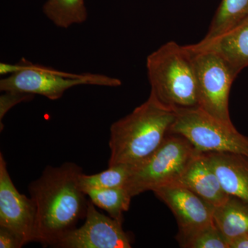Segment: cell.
<instances>
[{
  "instance_id": "22",
  "label": "cell",
  "mask_w": 248,
  "mask_h": 248,
  "mask_svg": "<svg viewBox=\"0 0 248 248\" xmlns=\"http://www.w3.org/2000/svg\"><path fill=\"white\" fill-rule=\"evenodd\" d=\"M229 248H248V233L231 240Z\"/></svg>"
},
{
  "instance_id": "12",
  "label": "cell",
  "mask_w": 248,
  "mask_h": 248,
  "mask_svg": "<svg viewBox=\"0 0 248 248\" xmlns=\"http://www.w3.org/2000/svg\"><path fill=\"white\" fill-rule=\"evenodd\" d=\"M228 195L248 203V156L232 153H205Z\"/></svg>"
},
{
  "instance_id": "18",
  "label": "cell",
  "mask_w": 248,
  "mask_h": 248,
  "mask_svg": "<svg viewBox=\"0 0 248 248\" xmlns=\"http://www.w3.org/2000/svg\"><path fill=\"white\" fill-rule=\"evenodd\" d=\"M134 167L132 165L118 164L108 166L107 170L97 174L87 175L81 173L79 179L80 187L85 193L90 189L124 187Z\"/></svg>"
},
{
  "instance_id": "21",
  "label": "cell",
  "mask_w": 248,
  "mask_h": 248,
  "mask_svg": "<svg viewBox=\"0 0 248 248\" xmlns=\"http://www.w3.org/2000/svg\"><path fill=\"white\" fill-rule=\"evenodd\" d=\"M22 246V243L14 232L0 226V248H19Z\"/></svg>"
},
{
  "instance_id": "13",
  "label": "cell",
  "mask_w": 248,
  "mask_h": 248,
  "mask_svg": "<svg viewBox=\"0 0 248 248\" xmlns=\"http://www.w3.org/2000/svg\"><path fill=\"white\" fill-rule=\"evenodd\" d=\"M201 48L213 49L220 54L239 75L248 66V17L234 29Z\"/></svg>"
},
{
  "instance_id": "19",
  "label": "cell",
  "mask_w": 248,
  "mask_h": 248,
  "mask_svg": "<svg viewBox=\"0 0 248 248\" xmlns=\"http://www.w3.org/2000/svg\"><path fill=\"white\" fill-rule=\"evenodd\" d=\"M187 248H229V244L214 223L196 235Z\"/></svg>"
},
{
  "instance_id": "5",
  "label": "cell",
  "mask_w": 248,
  "mask_h": 248,
  "mask_svg": "<svg viewBox=\"0 0 248 248\" xmlns=\"http://www.w3.org/2000/svg\"><path fill=\"white\" fill-rule=\"evenodd\" d=\"M198 153L182 135L169 133L153 154L134 167L124 187L133 197L172 184Z\"/></svg>"
},
{
  "instance_id": "8",
  "label": "cell",
  "mask_w": 248,
  "mask_h": 248,
  "mask_svg": "<svg viewBox=\"0 0 248 248\" xmlns=\"http://www.w3.org/2000/svg\"><path fill=\"white\" fill-rule=\"evenodd\" d=\"M153 192L175 217L179 228L176 239L181 247L187 248L196 235L213 224L215 208L188 189L170 184Z\"/></svg>"
},
{
  "instance_id": "3",
  "label": "cell",
  "mask_w": 248,
  "mask_h": 248,
  "mask_svg": "<svg viewBox=\"0 0 248 248\" xmlns=\"http://www.w3.org/2000/svg\"><path fill=\"white\" fill-rule=\"evenodd\" d=\"M147 74L151 94L174 110L200 107L193 62L186 46L170 42L148 55Z\"/></svg>"
},
{
  "instance_id": "2",
  "label": "cell",
  "mask_w": 248,
  "mask_h": 248,
  "mask_svg": "<svg viewBox=\"0 0 248 248\" xmlns=\"http://www.w3.org/2000/svg\"><path fill=\"white\" fill-rule=\"evenodd\" d=\"M176 117L175 110L150 94L146 102L111 125L108 166H136L148 159L164 141Z\"/></svg>"
},
{
  "instance_id": "11",
  "label": "cell",
  "mask_w": 248,
  "mask_h": 248,
  "mask_svg": "<svg viewBox=\"0 0 248 248\" xmlns=\"http://www.w3.org/2000/svg\"><path fill=\"white\" fill-rule=\"evenodd\" d=\"M195 193L214 208L228 199L218 176L205 153H198L173 184Z\"/></svg>"
},
{
  "instance_id": "10",
  "label": "cell",
  "mask_w": 248,
  "mask_h": 248,
  "mask_svg": "<svg viewBox=\"0 0 248 248\" xmlns=\"http://www.w3.org/2000/svg\"><path fill=\"white\" fill-rule=\"evenodd\" d=\"M35 218L33 201L17 190L0 153V226L14 232L24 246L34 241Z\"/></svg>"
},
{
  "instance_id": "15",
  "label": "cell",
  "mask_w": 248,
  "mask_h": 248,
  "mask_svg": "<svg viewBox=\"0 0 248 248\" xmlns=\"http://www.w3.org/2000/svg\"><path fill=\"white\" fill-rule=\"evenodd\" d=\"M248 17V0H222L208 33L199 45L216 40L234 29Z\"/></svg>"
},
{
  "instance_id": "16",
  "label": "cell",
  "mask_w": 248,
  "mask_h": 248,
  "mask_svg": "<svg viewBox=\"0 0 248 248\" xmlns=\"http://www.w3.org/2000/svg\"><path fill=\"white\" fill-rule=\"evenodd\" d=\"M43 12L55 26L62 29L82 24L88 17L84 0H47Z\"/></svg>"
},
{
  "instance_id": "17",
  "label": "cell",
  "mask_w": 248,
  "mask_h": 248,
  "mask_svg": "<svg viewBox=\"0 0 248 248\" xmlns=\"http://www.w3.org/2000/svg\"><path fill=\"white\" fill-rule=\"evenodd\" d=\"M91 202L112 218L123 223V213L128 211L133 197L125 187L90 189L85 192Z\"/></svg>"
},
{
  "instance_id": "4",
  "label": "cell",
  "mask_w": 248,
  "mask_h": 248,
  "mask_svg": "<svg viewBox=\"0 0 248 248\" xmlns=\"http://www.w3.org/2000/svg\"><path fill=\"white\" fill-rule=\"evenodd\" d=\"M0 75H9L0 81L1 91L39 94L50 100L60 99L67 90L74 86L95 85L117 87L122 84L120 79L105 75L66 73L50 67L34 64L25 59L16 64L0 63Z\"/></svg>"
},
{
  "instance_id": "6",
  "label": "cell",
  "mask_w": 248,
  "mask_h": 248,
  "mask_svg": "<svg viewBox=\"0 0 248 248\" xmlns=\"http://www.w3.org/2000/svg\"><path fill=\"white\" fill-rule=\"evenodd\" d=\"M198 84L200 107L223 123L233 125L229 111L232 84L238 75L219 53L210 48L186 46Z\"/></svg>"
},
{
  "instance_id": "1",
  "label": "cell",
  "mask_w": 248,
  "mask_h": 248,
  "mask_svg": "<svg viewBox=\"0 0 248 248\" xmlns=\"http://www.w3.org/2000/svg\"><path fill=\"white\" fill-rule=\"evenodd\" d=\"M82 169L66 162L47 166L29 187L36 208L34 241L57 247L69 232L85 218L88 202L79 186Z\"/></svg>"
},
{
  "instance_id": "14",
  "label": "cell",
  "mask_w": 248,
  "mask_h": 248,
  "mask_svg": "<svg viewBox=\"0 0 248 248\" xmlns=\"http://www.w3.org/2000/svg\"><path fill=\"white\" fill-rule=\"evenodd\" d=\"M213 219L229 244L231 240L248 233V203L229 195L223 203L215 208Z\"/></svg>"
},
{
  "instance_id": "7",
  "label": "cell",
  "mask_w": 248,
  "mask_h": 248,
  "mask_svg": "<svg viewBox=\"0 0 248 248\" xmlns=\"http://www.w3.org/2000/svg\"><path fill=\"white\" fill-rule=\"evenodd\" d=\"M170 133L182 135L200 153H232L248 156V137L200 108L178 109Z\"/></svg>"
},
{
  "instance_id": "20",
  "label": "cell",
  "mask_w": 248,
  "mask_h": 248,
  "mask_svg": "<svg viewBox=\"0 0 248 248\" xmlns=\"http://www.w3.org/2000/svg\"><path fill=\"white\" fill-rule=\"evenodd\" d=\"M33 94L27 93L16 92V91H6L0 97V124L1 130H2V120L8 111L19 103L30 101L33 98Z\"/></svg>"
},
{
  "instance_id": "9",
  "label": "cell",
  "mask_w": 248,
  "mask_h": 248,
  "mask_svg": "<svg viewBox=\"0 0 248 248\" xmlns=\"http://www.w3.org/2000/svg\"><path fill=\"white\" fill-rule=\"evenodd\" d=\"M86 221L79 228L69 232L57 248H130L131 240L122 228V222L98 212L88 202Z\"/></svg>"
}]
</instances>
